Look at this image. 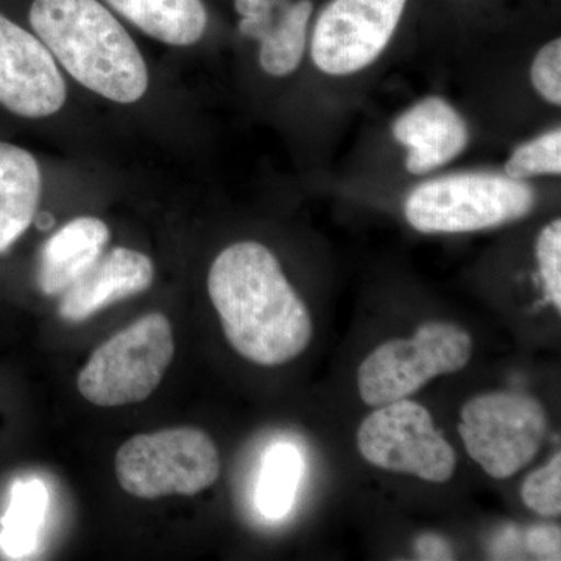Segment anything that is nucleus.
<instances>
[{
    "label": "nucleus",
    "mask_w": 561,
    "mask_h": 561,
    "mask_svg": "<svg viewBox=\"0 0 561 561\" xmlns=\"http://www.w3.org/2000/svg\"><path fill=\"white\" fill-rule=\"evenodd\" d=\"M173 356L171 321L164 313L150 312L94 350L77 387L84 400L99 408L138 404L160 387Z\"/></svg>",
    "instance_id": "obj_4"
},
{
    "label": "nucleus",
    "mask_w": 561,
    "mask_h": 561,
    "mask_svg": "<svg viewBox=\"0 0 561 561\" xmlns=\"http://www.w3.org/2000/svg\"><path fill=\"white\" fill-rule=\"evenodd\" d=\"M114 470L122 490L138 500L195 496L219 479L220 454L205 431L172 427L125 442Z\"/></svg>",
    "instance_id": "obj_5"
},
{
    "label": "nucleus",
    "mask_w": 561,
    "mask_h": 561,
    "mask_svg": "<svg viewBox=\"0 0 561 561\" xmlns=\"http://www.w3.org/2000/svg\"><path fill=\"white\" fill-rule=\"evenodd\" d=\"M561 531L553 524H538L526 534L527 549L540 560L561 559Z\"/></svg>",
    "instance_id": "obj_24"
},
{
    "label": "nucleus",
    "mask_w": 561,
    "mask_h": 561,
    "mask_svg": "<svg viewBox=\"0 0 561 561\" xmlns=\"http://www.w3.org/2000/svg\"><path fill=\"white\" fill-rule=\"evenodd\" d=\"M537 260L546 297L561 311V220H552L537 239Z\"/></svg>",
    "instance_id": "obj_21"
},
{
    "label": "nucleus",
    "mask_w": 561,
    "mask_h": 561,
    "mask_svg": "<svg viewBox=\"0 0 561 561\" xmlns=\"http://www.w3.org/2000/svg\"><path fill=\"white\" fill-rule=\"evenodd\" d=\"M472 339L446 321L421 324L412 339L378 346L357 371L362 401L371 408L405 400L437 376L460 371L471 359Z\"/></svg>",
    "instance_id": "obj_6"
},
{
    "label": "nucleus",
    "mask_w": 561,
    "mask_h": 561,
    "mask_svg": "<svg viewBox=\"0 0 561 561\" xmlns=\"http://www.w3.org/2000/svg\"><path fill=\"white\" fill-rule=\"evenodd\" d=\"M535 192L524 180L490 172L440 176L420 184L404 203L405 219L424 234L471 232L523 219Z\"/></svg>",
    "instance_id": "obj_3"
},
{
    "label": "nucleus",
    "mask_w": 561,
    "mask_h": 561,
    "mask_svg": "<svg viewBox=\"0 0 561 561\" xmlns=\"http://www.w3.org/2000/svg\"><path fill=\"white\" fill-rule=\"evenodd\" d=\"M311 0L287 3L271 31L260 41V65L272 77H286L298 69L305 57Z\"/></svg>",
    "instance_id": "obj_16"
},
{
    "label": "nucleus",
    "mask_w": 561,
    "mask_h": 561,
    "mask_svg": "<svg viewBox=\"0 0 561 561\" xmlns=\"http://www.w3.org/2000/svg\"><path fill=\"white\" fill-rule=\"evenodd\" d=\"M408 0H331L317 18L313 65L328 76H351L379 57L400 24Z\"/></svg>",
    "instance_id": "obj_9"
},
{
    "label": "nucleus",
    "mask_w": 561,
    "mask_h": 561,
    "mask_svg": "<svg viewBox=\"0 0 561 561\" xmlns=\"http://www.w3.org/2000/svg\"><path fill=\"white\" fill-rule=\"evenodd\" d=\"M561 173V130H553L523 144L505 162V175L515 180Z\"/></svg>",
    "instance_id": "obj_19"
},
{
    "label": "nucleus",
    "mask_w": 561,
    "mask_h": 561,
    "mask_svg": "<svg viewBox=\"0 0 561 561\" xmlns=\"http://www.w3.org/2000/svg\"><path fill=\"white\" fill-rule=\"evenodd\" d=\"M357 448L368 463L405 472L432 483L448 482L456 471V451L419 402L400 400L376 408L357 431Z\"/></svg>",
    "instance_id": "obj_8"
},
{
    "label": "nucleus",
    "mask_w": 561,
    "mask_h": 561,
    "mask_svg": "<svg viewBox=\"0 0 561 561\" xmlns=\"http://www.w3.org/2000/svg\"><path fill=\"white\" fill-rule=\"evenodd\" d=\"M47 490L38 479L18 482L11 493L9 512L3 518L2 548L13 557L35 549L47 511Z\"/></svg>",
    "instance_id": "obj_17"
},
{
    "label": "nucleus",
    "mask_w": 561,
    "mask_h": 561,
    "mask_svg": "<svg viewBox=\"0 0 561 561\" xmlns=\"http://www.w3.org/2000/svg\"><path fill=\"white\" fill-rule=\"evenodd\" d=\"M208 294L225 337L243 359L276 367L308 348L311 313L262 243L236 242L220 251L209 268Z\"/></svg>",
    "instance_id": "obj_1"
},
{
    "label": "nucleus",
    "mask_w": 561,
    "mask_h": 561,
    "mask_svg": "<svg viewBox=\"0 0 561 561\" xmlns=\"http://www.w3.org/2000/svg\"><path fill=\"white\" fill-rule=\"evenodd\" d=\"M302 459L291 445H276L267 454L257 483L256 502L262 515L271 519L283 518L294 504L300 483Z\"/></svg>",
    "instance_id": "obj_18"
},
{
    "label": "nucleus",
    "mask_w": 561,
    "mask_h": 561,
    "mask_svg": "<svg viewBox=\"0 0 561 561\" xmlns=\"http://www.w3.org/2000/svg\"><path fill=\"white\" fill-rule=\"evenodd\" d=\"M154 279V264L138 250L117 247L61 295L60 317L70 323L91 319L95 313L149 290Z\"/></svg>",
    "instance_id": "obj_11"
},
{
    "label": "nucleus",
    "mask_w": 561,
    "mask_h": 561,
    "mask_svg": "<svg viewBox=\"0 0 561 561\" xmlns=\"http://www.w3.org/2000/svg\"><path fill=\"white\" fill-rule=\"evenodd\" d=\"M111 9L150 38L190 47L205 36L208 11L203 0H106Z\"/></svg>",
    "instance_id": "obj_15"
},
{
    "label": "nucleus",
    "mask_w": 561,
    "mask_h": 561,
    "mask_svg": "<svg viewBox=\"0 0 561 561\" xmlns=\"http://www.w3.org/2000/svg\"><path fill=\"white\" fill-rule=\"evenodd\" d=\"M110 239L108 225L99 217L83 216L68 221L41 250V291L47 297L65 294L101 260Z\"/></svg>",
    "instance_id": "obj_13"
},
{
    "label": "nucleus",
    "mask_w": 561,
    "mask_h": 561,
    "mask_svg": "<svg viewBox=\"0 0 561 561\" xmlns=\"http://www.w3.org/2000/svg\"><path fill=\"white\" fill-rule=\"evenodd\" d=\"M287 3V0H234L236 11L241 16L239 31L247 38L261 41Z\"/></svg>",
    "instance_id": "obj_23"
},
{
    "label": "nucleus",
    "mask_w": 561,
    "mask_h": 561,
    "mask_svg": "<svg viewBox=\"0 0 561 561\" xmlns=\"http://www.w3.org/2000/svg\"><path fill=\"white\" fill-rule=\"evenodd\" d=\"M548 415L524 393L479 394L461 408L459 432L468 456L494 479H508L535 459L545 442Z\"/></svg>",
    "instance_id": "obj_7"
},
{
    "label": "nucleus",
    "mask_w": 561,
    "mask_h": 561,
    "mask_svg": "<svg viewBox=\"0 0 561 561\" xmlns=\"http://www.w3.org/2000/svg\"><path fill=\"white\" fill-rule=\"evenodd\" d=\"M66 99L60 66L46 44L0 11V111L21 121L47 119Z\"/></svg>",
    "instance_id": "obj_10"
},
{
    "label": "nucleus",
    "mask_w": 561,
    "mask_h": 561,
    "mask_svg": "<svg viewBox=\"0 0 561 561\" xmlns=\"http://www.w3.org/2000/svg\"><path fill=\"white\" fill-rule=\"evenodd\" d=\"M530 80L538 94L552 105L561 103V41L552 39L546 44L534 62H531Z\"/></svg>",
    "instance_id": "obj_22"
},
{
    "label": "nucleus",
    "mask_w": 561,
    "mask_h": 561,
    "mask_svg": "<svg viewBox=\"0 0 561 561\" xmlns=\"http://www.w3.org/2000/svg\"><path fill=\"white\" fill-rule=\"evenodd\" d=\"M43 172L35 154L0 139V254L7 253L38 214Z\"/></svg>",
    "instance_id": "obj_14"
},
{
    "label": "nucleus",
    "mask_w": 561,
    "mask_h": 561,
    "mask_svg": "<svg viewBox=\"0 0 561 561\" xmlns=\"http://www.w3.org/2000/svg\"><path fill=\"white\" fill-rule=\"evenodd\" d=\"M394 139L408 149L405 169L426 175L456 160L470 140L467 122L442 98L423 99L394 121Z\"/></svg>",
    "instance_id": "obj_12"
},
{
    "label": "nucleus",
    "mask_w": 561,
    "mask_h": 561,
    "mask_svg": "<svg viewBox=\"0 0 561 561\" xmlns=\"http://www.w3.org/2000/svg\"><path fill=\"white\" fill-rule=\"evenodd\" d=\"M524 504L541 516L561 513V456L557 453L548 465L531 472L523 483Z\"/></svg>",
    "instance_id": "obj_20"
},
{
    "label": "nucleus",
    "mask_w": 561,
    "mask_h": 561,
    "mask_svg": "<svg viewBox=\"0 0 561 561\" xmlns=\"http://www.w3.org/2000/svg\"><path fill=\"white\" fill-rule=\"evenodd\" d=\"M421 560H453V549L442 537L434 534L421 535L415 542Z\"/></svg>",
    "instance_id": "obj_25"
},
{
    "label": "nucleus",
    "mask_w": 561,
    "mask_h": 561,
    "mask_svg": "<svg viewBox=\"0 0 561 561\" xmlns=\"http://www.w3.org/2000/svg\"><path fill=\"white\" fill-rule=\"evenodd\" d=\"M28 22L58 66L88 91L122 105L149 91L142 51L99 0H33Z\"/></svg>",
    "instance_id": "obj_2"
}]
</instances>
